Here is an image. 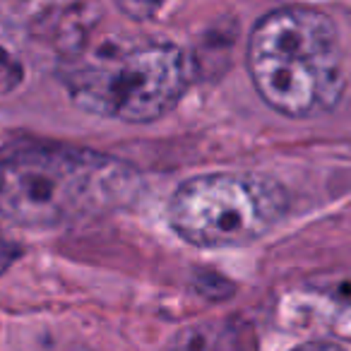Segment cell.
Masks as SVG:
<instances>
[{
  "label": "cell",
  "mask_w": 351,
  "mask_h": 351,
  "mask_svg": "<svg viewBox=\"0 0 351 351\" xmlns=\"http://www.w3.org/2000/svg\"><path fill=\"white\" fill-rule=\"evenodd\" d=\"M195 77L193 58L176 44L108 46L75 58L63 82L80 108L125 123L166 116Z\"/></svg>",
  "instance_id": "3"
},
{
  "label": "cell",
  "mask_w": 351,
  "mask_h": 351,
  "mask_svg": "<svg viewBox=\"0 0 351 351\" xmlns=\"http://www.w3.org/2000/svg\"><path fill=\"white\" fill-rule=\"evenodd\" d=\"M195 287L202 296L217 298V301L229 298L231 293H234V284H231L229 279L221 277V274H215V272H200L195 277Z\"/></svg>",
  "instance_id": "6"
},
{
  "label": "cell",
  "mask_w": 351,
  "mask_h": 351,
  "mask_svg": "<svg viewBox=\"0 0 351 351\" xmlns=\"http://www.w3.org/2000/svg\"><path fill=\"white\" fill-rule=\"evenodd\" d=\"M241 341V327L231 320L197 322L176 332L169 351H236Z\"/></svg>",
  "instance_id": "5"
},
{
  "label": "cell",
  "mask_w": 351,
  "mask_h": 351,
  "mask_svg": "<svg viewBox=\"0 0 351 351\" xmlns=\"http://www.w3.org/2000/svg\"><path fill=\"white\" fill-rule=\"evenodd\" d=\"M291 351H346V349H341L339 344H332V341H308V344H301Z\"/></svg>",
  "instance_id": "9"
},
{
  "label": "cell",
  "mask_w": 351,
  "mask_h": 351,
  "mask_svg": "<svg viewBox=\"0 0 351 351\" xmlns=\"http://www.w3.org/2000/svg\"><path fill=\"white\" fill-rule=\"evenodd\" d=\"M166 0H118L121 10L132 20H149L161 10Z\"/></svg>",
  "instance_id": "7"
},
{
  "label": "cell",
  "mask_w": 351,
  "mask_h": 351,
  "mask_svg": "<svg viewBox=\"0 0 351 351\" xmlns=\"http://www.w3.org/2000/svg\"><path fill=\"white\" fill-rule=\"evenodd\" d=\"M20 258V245L10 243V241L0 239V274L5 272L15 260Z\"/></svg>",
  "instance_id": "8"
},
{
  "label": "cell",
  "mask_w": 351,
  "mask_h": 351,
  "mask_svg": "<svg viewBox=\"0 0 351 351\" xmlns=\"http://www.w3.org/2000/svg\"><path fill=\"white\" fill-rule=\"evenodd\" d=\"M135 166L58 142H15L0 152V215L53 229L125 210L140 197Z\"/></svg>",
  "instance_id": "1"
},
{
  "label": "cell",
  "mask_w": 351,
  "mask_h": 351,
  "mask_svg": "<svg viewBox=\"0 0 351 351\" xmlns=\"http://www.w3.org/2000/svg\"><path fill=\"white\" fill-rule=\"evenodd\" d=\"M248 73L267 106L291 118L327 113L344 92L339 32L311 8H282L255 25Z\"/></svg>",
  "instance_id": "2"
},
{
  "label": "cell",
  "mask_w": 351,
  "mask_h": 351,
  "mask_svg": "<svg viewBox=\"0 0 351 351\" xmlns=\"http://www.w3.org/2000/svg\"><path fill=\"white\" fill-rule=\"evenodd\" d=\"M289 195L265 173L219 171L193 176L176 188L169 224L197 248H234L258 241L284 219Z\"/></svg>",
  "instance_id": "4"
}]
</instances>
